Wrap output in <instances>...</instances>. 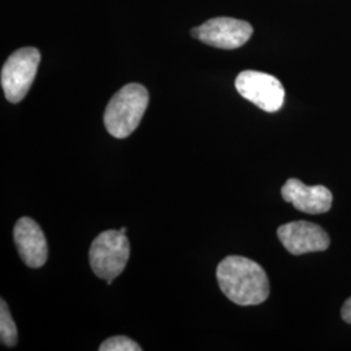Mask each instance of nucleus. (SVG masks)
<instances>
[{
    "label": "nucleus",
    "mask_w": 351,
    "mask_h": 351,
    "mask_svg": "<svg viewBox=\"0 0 351 351\" xmlns=\"http://www.w3.org/2000/svg\"><path fill=\"white\" fill-rule=\"evenodd\" d=\"M130 243L120 230H106L93 241L88 251L93 272L103 280H114L125 269Z\"/></svg>",
    "instance_id": "3"
},
{
    "label": "nucleus",
    "mask_w": 351,
    "mask_h": 351,
    "mask_svg": "<svg viewBox=\"0 0 351 351\" xmlns=\"http://www.w3.org/2000/svg\"><path fill=\"white\" fill-rule=\"evenodd\" d=\"M40 53L34 47L14 51L3 65L1 88L11 103L23 101L37 75Z\"/></svg>",
    "instance_id": "4"
},
{
    "label": "nucleus",
    "mask_w": 351,
    "mask_h": 351,
    "mask_svg": "<svg viewBox=\"0 0 351 351\" xmlns=\"http://www.w3.org/2000/svg\"><path fill=\"white\" fill-rule=\"evenodd\" d=\"M277 236L284 247L293 255L324 251L330 245L329 236L322 226L304 220L280 226Z\"/></svg>",
    "instance_id": "7"
},
{
    "label": "nucleus",
    "mask_w": 351,
    "mask_h": 351,
    "mask_svg": "<svg viewBox=\"0 0 351 351\" xmlns=\"http://www.w3.org/2000/svg\"><path fill=\"white\" fill-rule=\"evenodd\" d=\"M236 88L239 94L265 112H276L284 101L285 90L276 77L258 72L243 71L236 78Z\"/></svg>",
    "instance_id": "5"
},
{
    "label": "nucleus",
    "mask_w": 351,
    "mask_h": 351,
    "mask_svg": "<svg viewBox=\"0 0 351 351\" xmlns=\"http://www.w3.org/2000/svg\"><path fill=\"white\" fill-rule=\"evenodd\" d=\"M149 106V91L139 84L120 88L104 112V125L114 138H126L137 128Z\"/></svg>",
    "instance_id": "2"
},
{
    "label": "nucleus",
    "mask_w": 351,
    "mask_h": 351,
    "mask_svg": "<svg viewBox=\"0 0 351 351\" xmlns=\"http://www.w3.org/2000/svg\"><path fill=\"white\" fill-rule=\"evenodd\" d=\"M0 339L5 346L12 348L17 343V328L10 313L8 304L1 300L0 306Z\"/></svg>",
    "instance_id": "10"
},
{
    "label": "nucleus",
    "mask_w": 351,
    "mask_h": 351,
    "mask_svg": "<svg viewBox=\"0 0 351 351\" xmlns=\"http://www.w3.org/2000/svg\"><path fill=\"white\" fill-rule=\"evenodd\" d=\"M216 277L226 298L239 306H256L269 295L265 271L245 256H226L217 265Z\"/></svg>",
    "instance_id": "1"
},
{
    "label": "nucleus",
    "mask_w": 351,
    "mask_h": 351,
    "mask_svg": "<svg viewBox=\"0 0 351 351\" xmlns=\"http://www.w3.org/2000/svg\"><path fill=\"white\" fill-rule=\"evenodd\" d=\"M284 201L291 203L298 211L317 215L330 210L333 195L329 189L323 185L307 186L297 178H289L281 189Z\"/></svg>",
    "instance_id": "9"
},
{
    "label": "nucleus",
    "mask_w": 351,
    "mask_h": 351,
    "mask_svg": "<svg viewBox=\"0 0 351 351\" xmlns=\"http://www.w3.org/2000/svg\"><path fill=\"white\" fill-rule=\"evenodd\" d=\"M252 32V26L247 21L230 17H216L194 27L191 36L216 49L234 50L250 39Z\"/></svg>",
    "instance_id": "6"
},
{
    "label": "nucleus",
    "mask_w": 351,
    "mask_h": 351,
    "mask_svg": "<svg viewBox=\"0 0 351 351\" xmlns=\"http://www.w3.org/2000/svg\"><path fill=\"white\" fill-rule=\"evenodd\" d=\"M13 237L20 256L27 267L39 268L47 262V241L40 226L34 220L21 217L14 226Z\"/></svg>",
    "instance_id": "8"
},
{
    "label": "nucleus",
    "mask_w": 351,
    "mask_h": 351,
    "mask_svg": "<svg viewBox=\"0 0 351 351\" xmlns=\"http://www.w3.org/2000/svg\"><path fill=\"white\" fill-rule=\"evenodd\" d=\"M120 232H121V233H124V234H126V228H121V229H120Z\"/></svg>",
    "instance_id": "13"
},
{
    "label": "nucleus",
    "mask_w": 351,
    "mask_h": 351,
    "mask_svg": "<svg viewBox=\"0 0 351 351\" xmlns=\"http://www.w3.org/2000/svg\"><path fill=\"white\" fill-rule=\"evenodd\" d=\"M341 315H342V319L351 324V297L348 301L343 303L342 306V310H341Z\"/></svg>",
    "instance_id": "12"
},
{
    "label": "nucleus",
    "mask_w": 351,
    "mask_h": 351,
    "mask_svg": "<svg viewBox=\"0 0 351 351\" xmlns=\"http://www.w3.org/2000/svg\"><path fill=\"white\" fill-rule=\"evenodd\" d=\"M101 351H141L142 348L133 339L125 336H116L106 339L99 348Z\"/></svg>",
    "instance_id": "11"
}]
</instances>
